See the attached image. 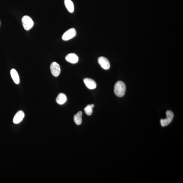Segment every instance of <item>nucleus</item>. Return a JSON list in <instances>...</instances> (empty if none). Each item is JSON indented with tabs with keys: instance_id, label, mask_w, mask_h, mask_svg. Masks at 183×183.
<instances>
[{
	"instance_id": "obj_1",
	"label": "nucleus",
	"mask_w": 183,
	"mask_h": 183,
	"mask_svg": "<svg viewBox=\"0 0 183 183\" xmlns=\"http://www.w3.org/2000/svg\"><path fill=\"white\" fill-rule=\"evenodd\" d=\"M126 91L125 84L121 81H119L115 84L114 92L115 95L119 97L124 96Z\"/></svg>"
},
{
	"instance_id": "obj_2",
	"label": "nucleus",
	"mask_w": 183,
	"mask_h": 183,
	"mask_svg": "<svg viewBox=\"0 0 183 183\" xmlns=\"http://www.w3.org/2000/svg\"><path fill=\"white\" fill-rule=\"evenodd\" d=\"M22 23L25 30L28 31L32 28L34 25V22L30 16L25 15L22 18Z\"/></svg>"
},
{
	"instance_id": "obj_3",
	"label": "nucleus",
	"mask_w": 183,
	"mask_h": 183,
	"mask_svg": "<svg viewBox=\"0 0 183 183\" xmlns=\"http://www.w3.org/2000/svg\"><path fill=\"white\" fill-rule=\"evenodd\" d=\"M166 119H162L160 120V124L162 127H166L171 123L174 118V114L171 111L168 110L166 112Z\"/></svg>"
},
{
	"instance_id": "obj_4",
	"label": "nucleus",
	"mask_w": 183,
	"mask_h": 183,
	"mask_svg": "<svg viewBox=\"0 0 183 183\" xmlns=\"http://www.w3.org/2000/svg\"><path fill=\"white\" fill-rule=\"evenodd\" d=\"M76 32L74 28H71L67 30L63 34L62 38L64 41H67L72 39L76 35Z\"/></svg>"
},
{
	"instance_id": "obj_5",
	"label": "nucleus",
	"mask_w": 183,
	"mask_h": 183,
	"mask_svg": "<svg viewBox=\"0 0 183 183\" xmlns=\"http://www.w3.org/2000/svg\"><path fill=\"white\" fill-rule=\"evenodd\" d=\"M50 69L51 73L53 76L58 77L60 73V65L56 62H53L51 63L50 65Z\"/></svg>"
},
{
	"instance_id": "obj_6",
	"label": "nucleus",
	"mask_w": 183,
	"mask_h": 183,
	"mask_svg": "<svg viewBox=\"0 0 183 183\" xmlns=\"http://www.w3.org/2000/svg\"><path fill=\"white\" fill-rule=\"evenodd\" d=\"M98 61L101 66L104 69L107 70L110 68V64L107 58L103 56L100 57L98 58Z\"/></svg>"
},
{
	"instance_id": "obj_7",
	"label": "nucleus",
	"mask_w": 183,
	"mask_h": 183,
	"mask_svg": "<svg viewBox=\"0 0 183 183\" xmlns=\"http://www.w3.org/2000/svg\"><path fill=\"white\" fill-rule=\"evenodd\" d=\"M83 81L86 86L89 89H94L96 87V83L94 80L89 78H85Z\"/></svg>"
},
{
	"instance_id": "obj_8",
	"label": "nucleus",
	"mask_w": 183,
	"mask_h": 183,
	"mask_svg": "<svg viewBox=\"0 0 183 183\" xmlns=\"http://www.w3.org/2000/svg\"><path fill=\"white\" fill-rule=\"evenodd\" d=\"M25 117V114L23 112L19 111L16 113L13 118V122L15 124H19L23 120Z\"/></svg>"
},
{
	"instance_id": "obj_9",
	"label": "nucleus",
	"mask_w": 183,
	"mask_h": 183,
	"mask_svg": "<svg viewBox=\"0 0 183 183\" xmlns=\"http://www.w3.org/2000/svg\"><path fill=\"white\" fill-rule=\"evenodd\" d=\"M65 59L67 61L72 63H76L78 61V57L76 54L71 53L65 57Z\"/></svg>"
},
{
	"instance_id": "obj_10",
	"label": "nucleus",
	"mask_w": 183,
	"mask_h": 183,
	"mask_svg": "<svg viewBox=\"0 0 183 183\" xmlns=\"http://www.w3.org/2000/svg\"><path fill=\"white\" fill-rule=\"evenodd\" d=\"M11 76L13 80L14 83L16 84H19L20 83V79L18 73L16 69H13L10 71Z\"/></svg>"
},
{
	"instance_id": "obj_11",
	"label": "nucleus",
	"mask_w": 183,
	"mask_h": 183,
	"mask_svg": "<svg viewBox=\"0 0 183 183\" xmlns=\"http://www.w3.org/2000/svg\"><path fill=\"white\" fill-rule=\"evenodd\" d=\"M67 100L66 96L64 93H60L58 95L56 99V101L59 105H63L65 104Z\"/></svg>"
},
{
	"instance_id": "obj_12",
	"label": "nucleus",
	"mask_w": 183,
	"mask_h": 183,
	"mask_svg": "<svg viewBox=\"0 0 183 183\" xmlns=\"http://www.w3.org/2000/svg\"><path fill=\"white\" fill-rule=\"evenodd\" d=\"M65 4L66 8L69 12L73 13L74 12V4L71 0H65Z\"/></svg>"
},
{
	"instance_id": "obj_13",
	"label": "nucleus",
	"mask_w": 183,
	"mask_h": 183,
	"mask_svg": "<svg viewBox=\"0 0 183 183\" xmlns=\"http://www.w3.org/2000/svg\"><path fill=\"white\" fill-rule=\"evenodd\" d=\"M82 112L81 111H79L74 116V121L77 125H79L82 123Z\"/></svg>"
},
{
	"instance_id": "obj_14",
	"label": "nucleus",
	"mask_w": 183,
	"mask_h": 183,
	"mask_svg": "<svg viewBox=\"0 0 183 183\" xmlns=\"http://www.w3.org/2000/svg\"><path fill=\"white\" fill-rule=\"evenodd\" d=\"M93 108L91 107L90 105H88L87 107H86L85 109H84V111H85V112L87 115L90 116L92 114L93 112Z\"/></svg>"
},
{
	"instance_id": "obj_15",
	"label": "nucleus",
	"mask_w": 183,
	"mask_h": 183,
	"mask_svg": "<svg viewBox=\"0 0 183 183\" xmlns=\"http://www.w3.org/2000/svg\"><path fill=\"white\" fill-rule=\"evenodd\" d=\"M91 106V107H92V108H93L94 107V104H91V105H90Z\"/></svg>"
},
{
	"instance_id": "obj_16",
	"label": "nucleus",
	"mask_w": 183,
	"mask_h": 183,
	"mask_svg": "<svg viewBox=\"0 0 183 183\" xmlns=\"http://www.w3.org/2000/svg\"><path fill=\"white\" fill-rule=\"evenodd\" d=\"M0 25H1V21H0Z\"/></svg>"
}]
</instances>
